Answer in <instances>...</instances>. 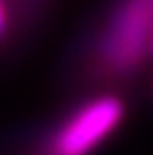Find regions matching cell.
<instances>
[{
    "mask_svg": "<svg viewBox=\"0 0 153 155\" xmlns=\"http://www.w3.org/2000/svg\"><path fill=\"white\" fill-rule=\"evenodd\" d=\"M151 48H153V46H151Z\"/></svg>",
    "mask_w": 153,
    "mask_h": 155,
    "instance_id": "3957f363",
    "label": "cell"
},
{
    "mask_svg": "<svg viewBox=\"0 0 153 155\" xmlns=\"http://www.w3.org/2000/svg\"><path fill=\"white\" fill-rule=\"evenodd\" d=\"M124 116V103L114 96H103L80 107L55 132L50 150L57 155H80L105 139Z\"/></svg>",
    "mask_w": 153,
    "mask_h": 155,
    "instance_id": "6da1fadb",
    "label": "cell"
},
{
    "mask_svg": "<svg viewBox=\"0 0 153 155\" xmlns=\"http://www.w3.org/2000/svg\"><path fill=\"white\" fill-rule=\"evenodd\" d=\"M5 25H7V12H5V5L0 2V34L5 32Z\"/></svg>",
    "mask_w": 153,
    "mask_h": 155,
    "instance_id": "7a4b0ae2",
    "label": "cell"
}]
</instances>
